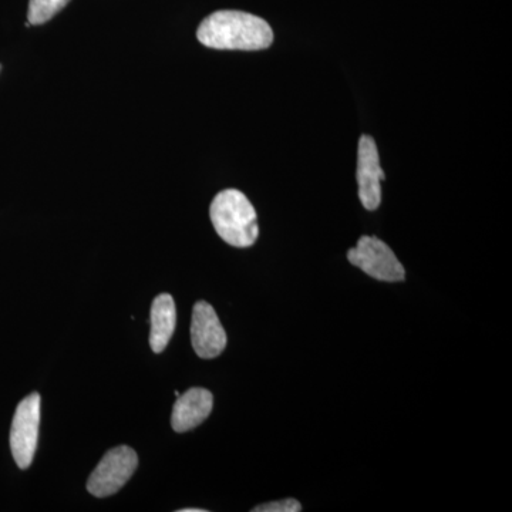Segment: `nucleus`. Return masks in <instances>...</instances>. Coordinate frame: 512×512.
I'll use <instances>...</instances> for the list:
<instances>
[{
  "label": "nucleus",
  "instance_id": "nucleus-7",
  "mask_svg": "<svg viewBox=\"0 0 512 512\" xmlns=\"http://www.w3.org/2000/svg\"><path fill=\"white\" fill-rule=\"evenodd\" d=\"M191 342L201 359H215L227 348V333L208 302H197L192 309Z\"/></svg>",
  "mask_w": 512,
  "mask_h": 512
},
{
  "label": "nucleus",
  "instance_id": "nucleus-6",
  "mask_svg": "<svg viewBox=\"0 0 512 512\" xmlns=\"http://www.w3.org/2000/svg\"><path fill=\"white\" fill-rule=\"evenodd\" d=\"M357 184L359 198L367 211H375L382 202L384 171L373 137L362 136L357 147Z\"/></svg>",
  "mask_w": 512,
  "mask_h": 512
},
{
  "label": "nucleus",
  "instance_id": "nucleus-11",
  "mask_svg": "<svg viewBox=\"0 0 512 512\" xmlns=\"http://www.w3.org/2000/svg\"><path fill=\"white\" fill-rule=\"evenodd\" d=\"M254 512H299L302 511V505L299 501L288 498V500L275 501V503H268L258 505L252 508Z\"/></svg>",
  "mask_w": 512,
  "mask_h": 512
},
{
  "label": "nucleus",
  "instance_id": "nucleus-3",
  "mask_svg": "<svg viewBox=\"0 0 512 512\" xmlns=\"http://www.w3.org/2000/svg\"><path fill=\"white\" fill-rule=\"evenodd\" d=\"M350 264L382 282H402L406 271L392 248L376 237H362L356 247L349 249Z\"/></svg>",
  "mask_w": 512,
  "mask_h": 512
},
{
  "label": "nucleus",
  "instance_id": "nucleus-4",
  "mask_svg": "<svg viewBox=\"0 0 512 512\" xmlns=\"http://www.w3.org/2000/svg\"><path fill=\"white\" fill-rule=\"evenodd\" d=\"M138 457L133 448L120 446L111 448L101 458L99 466L94 468L87 481V490L97 498H106L116 494L133 477L137 470Z\"/></svg>",
  "mask_w": 512,
  "mask_h": 512
},
{
  "label": "nucleus",
  "instance_id": "nucleus-9",
  "mask_svg": "<svg viewBox=\"0 0 512 512\" xmlns=\"http://www.w3.org/2000/svg\"><path fill=\"white\" fill-rule=\"evenodd\" d=\"M150 346L154 353L164 352L173 338L177 311L173 296L161 293L151 306Z\"/></svg>",
  "mask_w": 512,
  "mask_h": 512
},
{
  "label": "nucleus",
  "instance_id": "nucleus-12",
  "mask_svg": "<svg viewBox=\"0 0 512 512\" xmlns=\"http://www.w3.org/2000/svg\"><path fill=\"white\" fill-rule=\"evenodd\" d=\"M205 510H198V508H185V510H180V512H204Z\"/></svg>",
  "mask_w": 512,
  "mask_h": 512
},
{
  "label": "nucleus",
  "instance_id": "nucleus-2",
  "mask_svg": "<svg viewBox=\"0 0 512 512\" xmlns=\"http://www.w3.org/2000/svg\"><path fill=\"white\" fill-rule=\"evenodd\" d=\"M210 217L217 234L231 247H252L259 237L254 205L241 191H221L212 201Z\"/></svg>",
  "mask_w": 512,
  "mask_h": 512
},
{
  "label": "nucleus",
  "instance_id": "nucleus-10",
  "mask_svg": "<svg viewBox=\"0 0 512 512\" xmlns=\"http://www.w3.org/2000/svg\"><path fill=\"white\" fill-rule=\"evenodd\" d=\"M70 0H30L28 10L29 25H43L55 18L60 10L66 8Z\"/></svg>",
  "mask_w": 512,
  "mask_h": 512
},
{
  "label": "nucleus",
  "instance_id": "nucleus-1",
  "mask_svg": "<svg viewBox=\"0 0 512 512\" xmlns=\"http://www.w3.org/2000/svg\"><path fill=\"white\" fill-rule=\"evenodd\" d=\"M202 45L217 50L268 49L274 42V32L266 20L239 10H220L202 20L197 30Z\"/></svg>",
  "mask_w": 512,
  "mask_h": 512
},
{
  "label": "nucleus",
  "instance_id": "nucleus-5",
  "mask_svg": "<svg viewBox=\"0 0 512 512\" xmlns=\"http://www.w3.org/2000/svg\"><path fill=\"white\" fill-rule=\"evenodd\" d=\"M40 424V394L32 393L16 409L10 429V448L20 470H26L35 458Z\"/></svg>",
  "mask_w": 512,
  "mask_h": 512
},
{
  "label": "nucleus",
  "instance_id": "nucleus-13",
  "mask_svg": "<svg viewBox=\"0 0 512 512\" xmlns=\"http://www.w3.org/2000/svg\"><path fill=\"white\" fill-rule=\"evenodd\" d=\"M0 70H2V66H0Z\"/></svg>",
  "mask_w": 512,
  "mask_h": 512
},
{
  "label": "nucleus",
  "instance_id": "nucleus-8",
  "mask_svg": "<svg viewBox=\"0 0 512 512\" xmlns=\"http://www.w3.org/2000/svg\"><path fill=\"white\" fill-rule=\"evenodd\" d=\"M214 406L210 390L194 387L177 397L174 404L171 424L177 433H185L200 426L208 419Z\"/></svg>",
  "mask_w": 512,
  "mask_h": 512
}]
</instances>
